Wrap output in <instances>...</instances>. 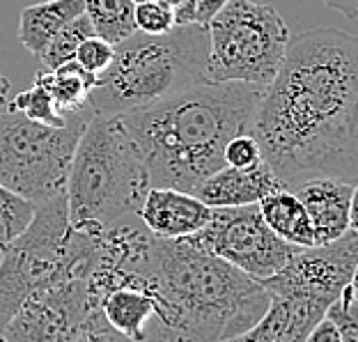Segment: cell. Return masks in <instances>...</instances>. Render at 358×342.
Listing matches in <instances>:
<instances>
[{"label":"cell","mask_w":358,"mask_h":342,"mask_svg":"<svg viewBox=\"0 0 358 342\" xmlns=\"http://www.w3.org/2000/svg\"><path fill=\"white\" fill-rule=\"evenodd\" d=\"M248 134L289 191L313 179L358 184V35L315 28L289 37Z\"/></svg>","instance_id":"1"},{"label":"cell","mask_w":358,"mask_h":342,"mask_svg":"<svg viewBox=\"0 0 358 342\" xmlns=\"http://www.w3.org/2000/svg\"><path fill=\"white\" fill-rule=\"evenodd\" d=\"M141 271L157 297V315L141 342H225L243 336L268 308L264 285L211 255L193 237L152 234Z\"/></svg>","instance_id":"2"},{"label":"cell","mask_w":358,"mask_h":342,"mask_svg":"<svg viewBox=\"0 0 358 342\" xmlns=\"http://www.w3.org/2000/svg\"><path fill=\"white\" fill-rule=\"evenodd\" d=\"M266 87L205 80L145 108L120 113L152 186L198 191L225 166L232 138L250 131Z\"/></svg>","instance_id":"3"},{"label":"cell","mask_w":358,"mask_h":342,"mask_svg":"<svg viewBox=\"0 0 358 342\" xmlns=\"http://www.w3.org/2000/svg\"><path fill=\"white\" fill-rule=\"evenodd\" d=\"M209 32L200 23L164 35L134 32L115 44L110 67L90 94L92 115H120L164 101L207 80Z\"/></svg>","instance_id":"4"},{"label":"cell","mask_w":358,"mask_h":342,"mask_svg":"<svg viewBox=\"0 0 358 342\" xmlns=\"http://www.w3.org/2000/svg\"><path fill=\"white\" fill-rule=\"evenodd\" d=\"M150 186L145 161L122 117H90L69 168V223L103 230L136 218Z\"/></svg>","instance_id":"5"},{"label":"cell","mask_w":358,"mask_h":342,"mask_svg":"<svg viewBox=\"0 0 358 342\" xmlns=\"http://www.w3.org/2000/svg\"><path fill=\"white\" fill-rule=\"evenodd\" d=\"M90 117L92 111L71 113L67 124L48 127L7 106L0 113V184L35 207L67 193L71 159Z\"/></svg>","instance_id":"6"},{"label":"cell","mask_w":358,"mask_h":342,"mask_svg":"<svg viewBox=\"0 0 358 342\" xmlns=\"http://www.w3.org/2000/svg\"><path fill=\"white\" fill-rule=\"evenodd\" d=\"M207 80L268 87L278 76L289 28L278 10L253 0H230L207 23Z\"/></svg>","instance_id":"7"},{"label":"cell","mask_w":358,"mask_h":342,"mask_svg":"<svg viewBox=\"0 0 358 342\" xmlns=\"http://www.w3.org/2000/svg\"><path fill=\"white\" fill-rule=\"evenodd\" d=\"M191 237L259 283L278 273L299 250L264 223L257 205L211 209L209 223Z\"/></svg>","instance_id":"8"},{"label":"cell","mask_w":358,"mask_h":342,"mask_svg":"<svg viewBox=\"0 0 358 342\" xmlns=\"http://www.w3.org/2000/svg\"><path fill=\"white\" fill-rule=\"evenodd\" d=\"M106 320L87 278H62L32 290L5 324V342H74Z\"/></svg>","instance_id":"9"},{"label":"cell","mask_w":358,"mask_h":342,"mask_svg":"<svg viewBox=\"0 0 358 342\" xmlns=\"http://www.w3.org/2000/svg\"><path fill=\"white\" fill-rule=\"evenodd\" d=\"M358 262V234L349 230L322 246L299 248L278 273L262 280L268 297H301L331 306L349 287Z\"/></svg>","instance_id":"10"},{"label":"cell","mask_w":358,"mask_h":342,"mask_svg":"<svg viewBox=\"0 0 358 342\" xmlns=\"http://www.w3.org/2000/svg\"><path fill=\"white\" fill-rule=\"evenodd\" d=\"M141 223L159 239H182L200 232L209 223L211 207L198 195L164 186H150L141 211Z\"/></svg>","instance_id":"11"},{"label":"cell","mask_w":358,"mask_h":342,"mask_svg":"<svg viewBox=\"0 0 358 342\" xmlns=\"http://www.w3.org/2000/svg\"><path fill=\"white\" fill-rule=\"evenodd\" d=\"M285 186L266 161L257 164L253 168H232L223 166L218 173L207 177L198 186L195 195L205 202L207 207H246L257 205L266 195L285 191Z\"/></svg>","instance_id":"12"},{"label":"cell","mask_w":358,"mask_h":342,"mask_svg":"<svg viewBox=\"0 0 358 342\" xmlns=\"http://www.w3.org/2000/svg\"><path fill=\"white\" fill-rule=\"evenodd\" d=\"M354 184L338 179H313L294 189L301 205L310 216L315 243H331L349 232V205Z\"/></svg>","instance_id":"13"},{"label":"cell","mask_w":358,"mask_h":342,"mask_svg":"<svg viewBox=\"0 0 358 342\" xmlns=\"http://www.w3.org/2000/svg\"><path fill=\"white\" fill-rule=\"evenodd\" d=\"M85 14L83 0H44L30 5L19 16V39L32 55H39L51 37L76 16Z\"/></svg>","instance_id":"14"},{"label":"cell","mask_w":358,"mask_h":342,"mask_svg":"<svg viewBox=\"0 0 358 342\" xmlns=\"http://www.w3.org/2000/svg\"><path fill=\"white\" fill-rule=\"evenodd\" d=\"M259 214L264 223L278 234L282 241L292 243L296 248H310L315 243V230L308 216L306 207L301 205L294 191L285 189L278 193L266 195L262 202H257Z\"/></svg>","instance_id":"15"},{"label":"cell","mask_w":358,"mask_h":342,"mask_svg":"<svg viewBox=\"0 0 358 342\" xmlns=\"http://www.w3.org/2000/svg\"><path fill=\"white\" fill-rule=\"evenodd\" d=\"M35 80L53 94L55 104L62 113H83L90 111V94L96 87L99 76L90 74L76 60L62 62L55 69L37 74Z\"/></svg>","instance_id":"16"},{"label":"cell","mask_w":358,"mask_h":342,"mask_svg":"<svg viewBox=\"0 0 358 342\" xmlns=\"http://www.w3.org/2000/svg\"><path fill=\"white\" fill-rule=\"evenodd\" d=\"M83 3L94 35L110 42L113 46L138 32L134 21V0H83Z\"/></svg>","instance_id":"17"},{"label":"cell","mask_w":358,"mask_h":342,"mask_svg":"<svg viewBox=\"0 0 358 342\" xmlns=\"http://www.w3.org/2000/svg\"><path fill=\"white\" fill-rule=\"evenodd\" d=\"M92 35H94V28H92V23H90L87 14H80L74 21H69L62 30L55 32L51 37V42H48L44 46V51L39 53V60H42L44 67L55 69L62 62L74 60L78 46Z\"/></svg>","instance_id":"18"},{"label":"cell","mask_w":358,"mask_h":342,"mask_svg":"<svg viewBox=\"0 0 358 342\" xmlns=\"http://www.w3.org/2000/svg\"><path fill=\"white\" fill-rule=\"evenodd\" d=\"M10 108L23 113L28 120L32 122H39V124H48V127H62L67 124L69 115L67 113L60 111V106L55 104L53 94L48 92L44 85H39L37 80L32 83V87L23 90L14 97L12 104H7Z\"/></svg>","instance_id":"19"},{"label":"cell","mask_w":358,"mask_h":342,"mask_svg":"<svg viewBox=\"0 0 358 342\" xmlns=\"http://www.w3.org/2000/svg\"><path fill=\"white\" fill-rule=\"evenodd\" d=\"M32 214H35L32 202L19 198L0 184V250L26 230Z\"/></svg>","instance_id":"20"},{"label":"cell","mask_w":358,"mask_h":342,"mask_svg":"<svg viewBox=\"0 0 358 342\" xmlns=\"http://www.w3.org/2000/svg\"><path fill=\"white\" fill-rule=\"evenodd\" d=\"M324 317L340 331L343 342H358V299L352 285L340 292V297L327 308Z\"/></svg>","instance_id":"21"},{"label":"cell","mask_w":358,"mask_h":342,"mask_svg":"<svg viewBox=\"0 0 358 342\" xmlns=\"http://www.w3.org/2000/svg\"><path fill=\"white\" fill-rule=\"evenodd\" d=\"M134 21H136V30L145 32V35H164V32H170L177 26L173 7L161 5L157 0L136 5Z\"/></svg>","instance_id":"22"},{"label":"cell","mask_w":358,"mask_h":342,"mask_svg":"<svg viewBox=\"0 0 358 342\" xmlns=\"http://www.w3.org/2000/svg\"><path fill=\"white\" fill-rule=\"evenodd\" d=\"M113 55H115V46H113L110 42H106V39H101V37L92 35V37H87L85 42L78 46L74 60L83 69H87L90 74L101 76L103 71L110 67Z\"/></svg>","instance_id":"23"},{"label":"cell","mask_w":358,"mask_h":342,"mask_svg":"<svg viewBox=\"0 0 358 342\" xmlns=\"http://www.w3.org/2000/svg\"><path fill=\"white\" fill-rule=\"evenodd\" d=\"M262 150H259L253 134H241L232 138L225 148V166L232 168H253L262 164Z\"/></svg>","instance_id":"24"},{"label":"cell","mask_w":358,"mask_h":342,"mask_svg":"<svg viewBox=\"0 0 358 342\" xmlns=\"http://www.w3.org/2000/svg\"><path fill=\"white\" fill-rule=\"evenodd\" d=\"M74 342H134V340L122 336V333H117L108 322L101 320V322H96L94 327H90L87 331L80 333Z\"/></svg>","instance_id":"25"},{"label":"cell","mask_w":358,"mask_h":342,"mask_svg":"<svg viewBox=\"0 0 358 342\" xmlns=\"http://www.w3.org/2000/svg\"><path fill=\"white\" fill-rule=\"evenodd\" d=\"M306 342H343V338H340V331L333 327L327 317H322L313 327V331L308 333Z\"/></svg>","instance_id":"26"},{"label":"cell","mask_w":358,"mask_h":342,"mask_svg":"<svg viewBox=\"0 0 358 342\" xmlns=\"http://www.w3.org/2000/svg\"><path fill=\"white\" fill-rule=\"evenodd\" d=\"M227 3H230V0H198V10H195V23H200V26H207V23L214 19V16L221 12Z\"/></svg>","instance_id":"27"},{"label":"cell","mask_w":358,"mask_h":342,"mask_svg":"<svg viewBox=\"0 0 358 342\" xmlns=\"http://www.w3.org/2000/svg\"><path fill=\"white\" fill-rule=\"evenodd\" d=\"M195 10H198V0H179L175 7V23L177 26H186V23H195Z\"/></svg>","instance_id":"28"},{"label":"cell","mask_w":358,"mask_h":342,"mask_svg":"<svg viewBox=\"0 0 358 342\" xmlns=\"http://www.w3.org/2000/svg\"><path fill=\"white\" fill-rule=\"evenodd\" d=\"M331 10H338L347 19H358V0H324Z\"/></svg>","instance_id":"29"},{"label":"cell","mask_w":358,"mask_h":342,"mask_svg":"<svg viewBox=\"0 0 358 342\" xmlns=\"http://www.w3.org/2000/svg\"><path fill=\"white\" fill-rule=\"evenodd\" d=\"M349 230L358 234V184H354L352 205H349Z\"/></svg>","instance_id":"30"},{"label":"cell","mask_w":358,"mask_h":342,"mask_svg":"<svg viewBox=\"0 0 358 342\" xmlns=\"http://www.w3.org/2000/svg\"><path fill=\"white\" fill-rule=\"evenodd\" d=\"M7 97H10V80H7L3 74H0V113L7 108Z\"/></svg>","instance_id":"31"},{"label":"cell","mask_w":358,"mask_h":342,"mask_svg":"<svg viewBox=\"0 0 358 342\" xmlns=\"http://www.w3.org/2000/svg\"><path fill=\"white\" fill-rule=\"evenodd\" d=\"M352 290H354V297L358 299V262H356V269H354V276H352Z\"/></svg>","instance_id":"32"},{"label":"cell","mask_w":358,"mask_h":342,"mask_svg":"<svg viewBox=\"0 0 358 342\" xmlns=\"http://www.w3.org/2000/svg\"><path fill=\"white\" fill-rule=\"evenodd\" d=\"M136 5H141V3H152V0H134Z\"/></svg>","instance_id":"33"},{"label":"cell","mask_w":358,"mask_h":342,"mask_svg":"<svg viewBox=\"0 0 358 342\" xmlns=\"http://www.w3.org/2000/svg\"><path fill=\"white\" fill-rule=\"evenodd\" d=\"M225 342H241V338L237 336V338H232V340H225Z\"/></svg>","instance_id":"34"},{"label":"cell","mask_w":358,"mask_h":342,"mask_svg":"<svg viewBox=\"0 0 358 342\" xmlns=\"http://www.w3.org/2000/svg\"><path fill=\"white\" fill-rule=\"evenodd\" d=\"M0 342H5V340H3V336H0Z\"/></svg>","instance_id":"35"}]
</instances>
